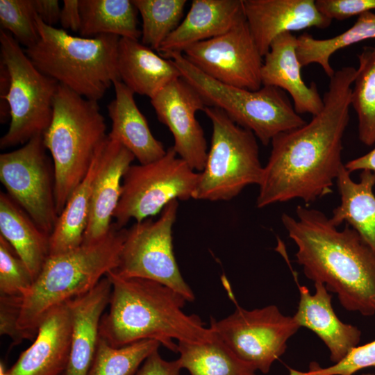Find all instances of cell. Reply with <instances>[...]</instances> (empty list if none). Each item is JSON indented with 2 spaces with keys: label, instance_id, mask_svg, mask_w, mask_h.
Instances as JSON below:
<instances>
[{
  "label": "cell",
  "instance_id": "cell-1",
  "mask_svg": "<svg viewBox=\"0 0 375 375\" xmlns=\"http://www.w3.org/2000/svg\"><path fill=\"white\" fill-rule=\"evenodd\" d=\"M356 73L351 66L335 71L322 110L309 122L272 140L258 185L257 208L294 199L308 203L332 192L344 165L342 139L349 122Z\"/></svg>",
  "mask_w": 375,
  "mask_h": 375
},
{
  "label": "cell",
  "instance_id": "cell-2",
  "mask_svg": "<svg viewBox=\"0 0 375 375\" xmlns=\"http://www.w3.org/2000/svg\"><path fill=\"white\" fill-rule=\"evenodd\" d=\"M282 223L297 247V262L306 276L337 294L347 311L375 315V253L346 224L338 230L320 210L298 206L296 217Z\"/></svg>",
  "mask_w": 375,
  "mask_h": 375
},
{
  "label": "cell",
  "instance_id": "cell-3",
  "mask_svg": "<svg viewBox=\"0 0 375 375\" xmlns=\"http://www.w3.org/2000/svg\"><path fill=\"white\" fill-rule=\"evenodd\" d=\"M106 276L112 291L109 310L100 322L99 336L111 347L154 340L177 352L174 340L204 342L212 338V329L199 316L185 313L186 299L170 288L148 279L123 277L114 270Z\"/></svg>",
  "mask_w": 375,
  "mask_h": 375
},
{
  "label": "cell",
  "instance_id": "cell-4",
  "mask_svg": "<svg viewBox=\"0 0 375 375\" xmlns=\"http://www.w3.org/2000/svg\"><path fill=\"white\" fill-rule=\"evenodd\" d=\"M126 231L113 222L101 240L49 256L31 290L21 299L18 327L25 339L35 336L51 310L88 292L117 267Z\"/></svg>",
  "mask_w": 375,
  "mask_h": 375
},
{
  "label": "cell",
  "instance_id": "cell-5",
  "mask_svg": "<svg viewBox=\"0 0 375 375\" xmlns=\"http://www.w3.org/2000/svg\"><path fill=\"white\" fill-rule=\"evenodd\" d=\"M35 22L40 39L24 51L44 74L96 101L103 98L114 81L120 80L117 69L119 37H78L45 24L37 16Z\"/></svg>",
  "mask_w": 375,
  "mask_h": 375
},
{
  "label": "cell",
  "instance_id": "cell-6",
  "mask_svg": "<svg viewBox=\"0 0 375 375\" xmlns=\"http://www.w3.org/2000/svg\"><path fill=\"white\" fill-rule=\"evenodd\" d=\"M53 109L52 119L43 138L53 163L60 215L88 172L108 134L98 101L85 99L60 83Z\"/></svg>",
  "mask_w": 375,
  "mask_h": 375
},
{
  "label": "cell",
  "instance_id": "cell-7",
  "mask_svg": "<svg viewBox=\"0 0 375 375\" xmlns=\"http://www.w3.org/2000/svg\"><path fill=\"white\" fill-rule=\"evenodd\" d=\"M170 59L181 78L202 97L208 106L222 110L235 124L251 131L263 145L278 134L303 126L298 114L282 90L262 85L249 90L220 83L203 73L182 53H171Z\"/></svg>",
  "mask_w": 375,
  "mask_h": 375
},
{
  "label": "cell",
  "instance_id": "cell-8",
  "mask_svg": "<svg viewBox=\"0 0 375 375\" xmlns=\"http://www.w3.org/2000/svg\"><path fill=\"white\" fill-rule=\"evenodd\" d=\"M203 112L212 123V133L193 199L228 201L261 181L263 166L257 138L218 108L206 106Z\"/></svg>",
  "mask_w": 375,
  "mask_h": 375
},
{
  "label": "cell",
  "instance_id": "cell-9",
  "mask_svg": "<svg viewBox=\"0 0 375 375\" xmlns=\"http://www.w3.org/2000/svg\"><path fill=\"white\" fill-rule=\"evenodd\" d=\"M1 60L10 74V85L6 100L10 122L0 139L2 149L24 144L43 135L53 117V103L58 82L41 72L18 42L8 31H0Z\"/></svg>",
  "mask_w": 375,
  "mask_h": 375
},
{
  "label": "cell",
  "instance_id": "cell-10",
  "mask_svg": "<svg viewBox=\"0 0 375 375\" xmlns=\"http://www.w3.org/2000/svg\"><path fill=\"white\" fill-rule=\"evenodd\" d=\"M199 172L180 158L173 147L160 158L131 165L125 172L114 223L124 228L131 219L142 222L161 212L173 200L194 198Z\"/></svg>",
  "mask_w": 375,
  "mask_h": 375
},
{
  "label": "cell",
  "instance_id": "cell-11",
  "mask_svg": "<svg viewBox=\"0 0 375 375\" xmlns=\"http://www.w3.org/2000/svg\"><path fill=\"white\" fill-rule=\"evenodd\" d=\"M178 207V200H173L156 220L136 222L127 229L114 271L123 277L160 283L192 301L194 294L181 275L173 250L172 228Z\"/></svg>",
  "mask_w": 375,
  "mask_h": 375
},
{
  "label": "cell",
  "instance_id": "cell-12",
  "mask_svg": "<svg viewBox=\"0 0 375 375\" xmlns=\"http://www.w3.org/2000/svg\"><path fill=\"white\" fill-rule=\"evenodd\" d=\"M38 135L22 147L0 155V181L6 193L49 235L59 215L52 158Z\"/></svg>",
  "mask_w": 375,
  "mask_h": 375
},
{
  "label": "cell",
  "instance_id": "cell-13",
  "mask_svg": "<svg viewBox=\"0 0 375 375\" xmlns=\"http://www.w3.org/2000/svg\"><path fill=\"white\" fill-rule=\"evenodd\" d=\"M210 328L240 358L267 374L285 351L288 340L300 326L293 316L275 305L246 310L237 306L228 317L212 318Z\"/></svg>",
  "mask_w": 375,
  "mask_h": 375
},
{
  "label": "cell",
  "instance_id": "cell-14",
  "mask_svg": "<svg viewBox=\"0 0 375 375\" xmlns=\"http://www.w3.org/2000/svg\"><path fill=\"white\" fill-rule=\"evenodd\" d=\"M194 67L216 81L258 90L263 63L245 16L226 33L187 48L183 53Z\"/></svg>",
  "mask_w": 375,
  "mask_h": 375
},
{
  "label": "cell",
  "instance_id": "cell-15",
  "mask_svg": "<svg viewBox=\"0 0 375 375\" xmlns=\"http://www.w3.org/2000/svg\"><path fill=\"white\" fill-rule=\"evenodd\" d=\"M151 103L158 121L172 133L176 153L201 172L208 151L203 130L195 116L206 106L202 97L180 77L158 92Z\"/></svg>",
  "mask_w": 375,
  "mask_h": 375
},
{
  "label": "cell",
  "instance_id": "cell-16",
  "mask_svg": "<svg viewBox=\"0 0 375 375\" xmlns=\"http://www.w3.org/2000/svg\"><path fill=\"white\" fill-rule=\"evenodd\" d=\"M244 16L264 57L272 41L285 33L315 27L325 28L332 20L322 14L315 0H242Z\"/></svg>",
  "mask_w": 375,
  "mask_h": 375
},
{
  "label": "cell",
  "instance_id": "cell-17",
  "mask_svg": "<svg viewBox=\"0 0 375 375\" xmlns=\"http://www.w3.org/2000/svg\"><path fill=\"white\" fill-rule=\"evenodd\" d=\"M134 159L131 151L108 137L103 144L83 243L97 242L109 233L120 199L124 175Z\"/></svg>",
  "mask_w": 375,
  "mask_h": 375
},
{
  "label": "cell",
  "instance_id": "cell-18",
  "mask_svg": "<svg viewBox=\"0 0 375 375\" xmlns=\"http://www.w3.org/2000/svg\"><path fill=\"white\" fill-rule=\"evenodd\" d=\"M72 319L67 303L51 310L33 344L8 370L10 375H63L71 350Z\"/></svg>",
  "mask_w": 375,
  "mask_h": 375
},
{
  "label": "cell",
  "instance_id": "cell-19",
  "mask_svg": "<svg viewBox=\"0 0 375 375\" xmlns=\"http://www.w3.org/2000/svg\"><path fill=\"white\" fill-rule=\"evenodd\" d=\"M314 283V294L306 286L297 284L299 301L293 317L300 328L310 330L322 340L335 364L358 346L362 333L358 327L338 318L332 306L330 292L323 283Z\"/></svg>",
  "mask_w": 375,
  "mask_h": 375
},
{
  "label": "cell",
  "instance_id": "cell-20",
  "mask_svg": "<svg viewBox=\"0 0 375 375\" xmlns=\"http://www.w3.org/2000/svg\"><path fill=\"white\" fill-rule=\"evenodd\" d=\"M112 285L106 275L88 292L67 302L71 319V350L64 375H88L99 340L103 312L110 303Z\"/></svg>",
  "mask_w": 375,
  "mask_h": 375
},
{
  "label": "cell",
  "instance_id": "cell-21",
  "mask_svg": "<svg viewBox=\"0 0 375 375\" xmlns=\"http://www.w3.org/2000/svg\"><path fill=\"white\" fill-rule=\"evenodd\" d=\"M297 37L292 33L277 36L263 57L262 85L272 86L289 93L298 114H318L324 106L317 85H307L302 78L301 65L297 53Z\"/></svg>",
  "mask_w": 375,
  "mask_h": 375
},
{
  "label": "cell",
  "instance_id": "cell-22",
  "mask_svg": "<svg viewBox=\"0 0 375 375\" xmlns=\"http://www.w3.org/2000/svg\"><path fill=\"white\" fill-rule=\"evenodd\" d=\"M244 17L242 0H193L185 17L162 43V57L221 35Z\"/></svg>",
  "mask_w": 375,
  "mask_h": 375
},
{
  "label": "cell",
  "instance_id": "cell-23",
  "mask_svg": "<svg viewBox=\"0 0 375 375\" xmlns=\"http://www.w3.org/2000/svg\"><path fill=\"white\" fill-rule=\"evenodd\" d=\"M115 97L108 105L111 130L108 137L131 151L140 164L162 157L167 151L152 134L147 121L134 99V92L123 82L113 83Z\"/></svg>",
  "mask_w": 375,
  "mask_h": 375
},
{
  "label": "cell",
  "instance_id": "cell-24",
  "mask_svg": "<svg viewBox=\"0 0 375 375\" xmlns=\"http://www.w3.org/2000/svg\"><path fill=\"white\" fill-rule=\"evenodd\" d=\"M120 81L134 94L152 99L181 76L173 62L155 53L138 40L120 38L117 49Z\"/></svg>",
  "mask_w": 375,
  "mask_h": 375
},
{
  "label": "cell",
  "instance_id": "cell-25",
  "mask_svg": "<svg viewBox=\"0 0 375 375\" xmlns=\"http://www.w3.org/2000/svg\"><path fill=\"white\" fill-rule=\"evenodd\" d=\"M344 165L336 178L340 203L330 219L338 227L344 222L354 229L375 253V177L369 170H362L360 180H352Z\"/></svg>",
  "mask_w": 375,
  "mask_h": 375
},
{
  "label": "cell",
  "instance_id": "cell-26",
  "mask_svg": "<svg viewBox=\"0 0 375 375\" xmlns=\"http://www.w3.org/2000/svg\"><path fill=\"white\" fill-rule=\"evenodd\" d=\"M0 235L14 249L33 280L50 256V235L7 193H0Z\"/></svg>",
  "mask_w": 375,
  "mask_h": 375
},
{
  "label": "cell",
  "instance_id": "cell-27",
  "mask_svg": "<svg viewBox=\"0 0 375 375\" xmlns=\"http://www.w3.org/2000/svg\"><path fill=\"white\" fill-rule=\"evenodd\" d=\"M101 147L88 172L74 190L59 215L50 235V256L72 250L83 243L90 215L93 184L99 167Z\"/></svg>",
  "mask_w": 375,
  "mask_h": 375
},
{
  "label": "cell",
  "instance_id": "cell-28",
  "mask_svg": "<svg viewBox=\"0 0 375 375\" xmlns=\"http://www.w3.org/2000/svg\"><path fill=\"white\" fill-rule=\"evenodd\" d=\"M81 36L115 35L138 40V11L130 0H80Z\"/></svg>",
  "mask_w": 375,
  "mask_h": 375
},
{
  "label": "cell",
  "instance_id": "cell-29",
  "mask_svg": "<svg viewBox=\"0 0 375 375\" xmlns=\"http://www.w3.org/2000/svg\"><path fill=\"white\" fill-rule=\"evenodd\" d=\"M177 344L181 367L190 375H256V369L236 356L214 332L208 341Z\"/></svg>",
  "mask_w": 375,
  "mask_h": 375
},
{
  "label": "cell",
  "instance_id": "cell-30",
  "mask_svg": "<svg viewBox=\"0 0 375 375\" xmlns=\"http://www.w3.org/2000/svg\"><path fill=\"white\" fill-rule=\"evenodd\" d=\"M375 38V13L372 11L359 15L356 22L343 33L327 39L315 38L304 33L297 37V53L301 67L316 63L328 77L335 73L330 58L337 51L353 44Z\"/></svg>",
  "mask_w": 375,
  "mask_h": 375
},
{
  "label": "cell",
  "instance_id": "cell-31",
  "mask_svg": "<svg viewBox=\"0 0 375 375\" xmlns=\"http://www.w3.org/2000/svg\"><path fill=\"white\" fill-rule=\"evenodd\" d=\"M358 59L351 106L357 114L359 140L372 146L375 144V44L365 47Z\"/></svg>",
  "mask_w": 375,
  "mask_h": 375
},
{
  "label": "cell",
  "instance_id": "cell-32",
  "mask_svg": "<svg viewBox=\"0 0 375 375\" xmlns=\"http://www.w3.org/2000/svg\"><path fill=\"white\" fill-rule=\"evenodd\" d=\"M132 1L142 17V43L157 51L181 22L187 1Z\"/></svg>",
  "mask_w": 375,
  "mask_h": 375
},
{
  "label": "cell",
  "instance_id": "cell-33",
  "mask_svg": "<svg viewBox=\"0 0 375 375\" xmlns=\"http://www.w3.org/2000/svg\"><path fill=\"white\" fill-rule=\"evenodd\" d=\"M160 345L156 340H144L115 348L99 337L88 375H133L145 359Z\"/></svg>",
  "mask_w": 375,
  "mask_h": 375
},
{
  "label": "cell",
  "instance_id": "cell-34",
  "mask_svg": "<svg viewBox=\"0 0 375 375\" xmlns=\"http://www.w3.org/2000/svg\"><path fill=\"white\" fill-rule=\"evenodd\" d=\"M32 0H0V24L2 30L27 48L40 39Z\"/></svg>",
  "mask_w": 375,
  "mask_h": 375
},
{
  "label": "cell",
  "instance_id": "cell-35",
  "mask_svg": "<svg viewBox=\"0 0 375 375\" xmlns=\"http://www.w3.org/2000/svg\"><path fill=\"white\" fill-rule=\"evenodd\" d=\"M34 280L24 261L0 235V295L24 297Z\"/></svg>",
  "mask_w": 375,
  "mask_h": 375
},
{
  "label": "cell",
  "instance_id": "cell-36",
  "mask_svg": "<svg viewBox=\"0 0 375 375\" xmlns=\"http://www.w3.org/2000/svg\"><path fill=\"white\" fill-rule=\"evenodd\" d=\"M375 367V340L353 348L342 360L328 367H318L320 375H353L358 371Z\"/></svg>",
  "mask_w": 375,
  "mask_h": 375
},
{
  "label": "cell",
  "instance_id": "cell-37",
  "mask_svg": "<svg viewBox=\"0 0 375 375\" xmlns=\"http://www.w3.org/2000/svg\"><path fill=\"white\" fill-rule=\"evenodd\" d=\"M318 10L330 19L344 20L375 9V0H316Z\"/></svg>",
  "mask_w": 375,
  "mask_h": 375
},
{
  "label": "cell",
  "instance_id": "cell-38",
  "mask_svg": "<svg viewBox=\"0 0 375 375\" xmlns=\"http://www.w3.org/2000/svg\"><path fill=\"white\" fill-rule=\"evenodd\" d=\"M21 299L18 296L0 295V334L9 336L14 345L25 339L18 327Z\"/></svg>",
  "mask_w": 375,
  "mask_h": 375
},
{
  "label": "cell",
  "instance_id": "cell-39",
  "mask_svg": "<svg viewBox=\"0 0 375 375\" xmlns=\"http://www.w3.org/2000/svg\"><path fill=\"white\" fill-rule=\"evenodd\" d=\"M181 369L178 359L166 360L158 349L145 359L133 375H180Z\"/></svg>",
  "mask_w": 375,
  "mask_h": 375
},
{
  "label": "cell",
  "instance_id": "cell-40",
  "mask_svg": "<svg viewBox=\"0 0 375 375\" xmlns=\"http://www.w3.org/2000/svg\"><path fill=\"white\" fill-rule=\"evenodd\" d=\"M60 23L64 30L78 32L81 25L80 0H64L61 8Z\"/></svg>",
  "mask_w": 375,
  "mask_h": 375
},
{
  "label": "cell",
  "instance_id": "cell-41",
  "mask_svg": "<svg viewBox=\"0 0 375 375\" xmlns=\"http://www.w3.org/2000/svg\"><path fill=\"white\" fill-rule=\"evenodd\" d=\"M36 16L45 24L54 26L60 22L61 8L57 0H32Z\"/></svg>",
  "mask_w": 375,
  "mask_h": 375
},
{
  "label": "cell",
  "instance_id": "cell-42",
  "mask_svg": "<svg viewBox=\"0 0 375 375\" xmlns=\"http://www.w3.org/2000/svg\"><path fill=\"white\" fill-rule=\"evenodd\" d=\"M10 85L9 72L4 62L0 60V121L3 124L6 123L8 118L10 119V107L6 100Z\"/></svg>",
  "mask_w": 375,
  "mask_h": 375
},
{
  "label": "cell",
  "instance_id": "cell-43",
  "mask_svg": "<svg viewBox=\"0 0 375 375\" xmlns=\"http://www.w3.org/2000/svg\"><path fill=\"white\" fill-rule=\"evenodd\" d=\"M344 167L350 173L358 170H369L375 177V148L360 157L348 161Z\"/></svg>",
  "mask_w": 375,
  "mask_h": 375
},
{
  "label": "cell",
  "instance_id": "cell-44",
  "mask_svg": "<svg viewBox=\"0 0 375 375\" xmlns=\"http://www.w3.org/2000/svg\"><path fill=\"white\" fill-rule=\"evenodd\" d=\"M319 365L316 362H311L307 372H300L295 369H290L289 375H320L317 369Z\"/></svg>",
  "mask_w": 375,
  "mask_h": 375
},
{
  "label": "cell",
  "instance_id": "cell-45",
  "mask_svg": "<svg viewBox=\"0 0 375 375\" xmlns=\"http://www.w3.org/2000/svg\"><path fill=\"white\" fill-rule=\"evenodd\" d=\"M363 375H373V374H363Z\"/></svg>",
  "mask_w": 375,
  "mask_h": 375
},
{
  "label": "cell",
  "instance_id": "cell-46",
  "mask_svg": "<svg viewBox=\"0 0 375 375\" xmlns=\"http://www.w3.org/2000/svg\"><path fill=\"white\" fill-rule=\"evenodd\" d=\"M64 375V374H63Z\"/></svg>",
  "mask_w": 375,
  "mask_h": 375
}]
</instances>
